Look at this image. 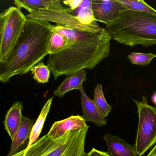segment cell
Listing matches in <instances>:
<instances>
[{"label":"cell","instance_id":"obj_5","mask_svg":"<svg viewBox=\"0 0 156 156\" xmlns=\"http://www.w3.org/2000/svg\"><path fill=\"white\" fill-rule=\"evenodd\" d=\"M18 7H10L0 14V64L9 57L27 20Z\"/></svg>","mask_w":156,"mask_h":156},{"label":"cell","instance_id":"obj_4","mask_svg":"<svg viewBox=\"0 0 156 156\" xmlns=\"http://www.w3.org/2000/svg\"><path fill=\"white\" fill-rule=\"evenodd\" d=\"M88 128L87 126L82 129L68 131L55 139L46 134L12 156H88L85 146Z\"/></svg>","mask_w":156,"mask_h":156},{"label":"cell","instance_id":"obj_3","mask_svg":"<svg viewBox=\"0 0 156 156\" xmlns=\"http://www.w3.org/2000/svg\"><path fill=\"white\" fill-rule=\"evenodd\" d=\"M106 28L112 39L124 45L156 44V14L127 9Z\"/></svg>","mask_w":156,"mask_h":156},{"label":"cell","instance_id":"obj_9","mask_svg":"<svg viewBox=\"0 0 156 156\" xmlns=\"http://www.w3.org/2000/svg\"><path fill=\"white\" fill-rule=\"evenodd\" d=\"M87 126L82 116L79 115H72L55 122L47 135L49 137L55 139L62 136L67 131L82 129Z\"/></svg>","mask_w":156,"mask_h":156},{"label":"cell","instance_id":"obj_10","mask_svg":"<svg viewBox=\"0 0 156 156\" xmlns=\"http://www.w3.org/2000/svg\"><path fill=\"white\" fill-rule=\"evenodd\" d=\"M104 139L106 142L107 153L109 156H138L135 147L121 138L107 133L104 136Z\"/></svg>","mask_w":156,"mask_h":156},{"label":"cell","instance_id":"obj_22","mask_svg":"<svg viewBox=\"0 0 156 156\" xmlns=\"http://www.w3.org/2000/svg\"><path fill=\"white\" fill-rule=\"evenodd\" d=\"M155 58H156V55L152 53L132 52L129 54L127 57L128 59L131 63L142 66L149 64L151 61Z\"/></svg>","mask_w":156,"mask_h":156},{"label":"cell","instance_id":"obj_25","mask_svg":"<svg viewBox=\"0 0 156 156\" xmlns=\"http://www.w3.org/2000/svg\"><path fill=\"white\" fill-rule=\"evenodd\" d=\"M146 156H156V143L152 149Z\"/></svg>","mask_w":156,"mask_h":156},{"label":"cell","instance_id":"obj_26","mask_svg":"<svg viewBox=\"0 0 156 156\" xmlns=\"http://www.w3.org/2000/svg\"><path fill=\"white\" fill-rule=\"evenodd\" d=\"M151 101L156 105V92L154 93L151 96Z\"/></svg>","mask_w":156,"mask_h":156},{"label":"cell","instance_id":"obj_24","mask_svg":"<svg viewBox=\"0 0 156 156\" xmlns=\"http://www.w3.org/2000/svg\"><path fill=\"white\" fill-rule=\"evenodd\" d=\"M88 156H109L107 152L98 150L93 148L88 153Z\"/></svg>","mask_w":156,"mask_h":156},{"label":"cell","instance_id":"obj_6","mask_svg":"<svg viewBox=\"0 0 156 156\" xmlns=\"http://www.w3.org/2000/svg\"><path fill=\"white\" fill-rule=\"evenodd\" d=\"M134 101L139 116L135 147L138 156H142L156 143V108L148 104L145 96L141 101Z\"/></svg>","mask_w":156,"mask_h":156},{"label":"cell","instance_id":"obj_23","mask_svg":"<svg viewBox=\"0 0 156 156\" xmlns=\"http://www.w3.org/2000/svg\"><path fill=\"white\" fill-rule=\"evenodd\" d=\"M83 2V0H67L64 1L63 2L70 7V9H68V12H69L79 8Z\"/></svg>","mask_w":156,"mask_h":156},{"label":"cell","instance_id":"obj_13","mask_svg":"<svg viewBox=\"0 0 156 156\" xmlns=\"http://www.w3.org/2000/svg\"><path fill=\"white\" fill-rule=\"evenodd\" d=\"M34 120L23 116L21 124L12 142L10 150L7 156H12L18 153L24 143L30 139Z\"/></svg>","mask_w":156,"mask_h":156},{"label":"cell","instance_id":"obj_15","mask_svg":"<svg viewBox=\"0 0 156 156\" xmlns=\"http://www.w3.org/2000/svg\"><path fill=\"white\" fill-rule=\"evenodd\" d=\"M14 3L18 8H23L28 11L51 9L64 11V9L58 0H15Z\"/></svg>","mask_w":156,"mask_h":156},{"label":"cell","instance_id":"obj_12","mask_svg":"<svg viewBox=\"0 0 156 156\" xmlns=\"http://www.w3.org/2000/svg\"><path fill=\"white\" fill-rule=\"evenodd\" d=\"M22 103L17 101L11 107L5 116L3 122L4 128L11 139L13 140L20 128L23 116L22 115Z\"/></svg>","mask_w":156,"mask_h":156},{"label":"cell","instance_id":"obj_16","mask_svg":"<svg viewBox=\"0 0 156 156\" xmlns=\"http://www.w3.org/2000/svg\"><path fill=\"white\" fill-rule=\"evenodd\" d=\"M53 98V97H52L48 99L43 107L41 113L32 129L29 143L27 147H30L33 144L39 139V136L41 133L42 130L43 128L44 122L51 109Z\"/></svg>","mask_w":156,"mask_h":156},{"label":"cell","instance_id":"obj_18","mask_svg":"<svg viewBox=\"0 0 156 156\" xmlns=\"http://www.w3.org/2000/svg\"><path fill=\"white\" fill-rule=\"evenodd\" d=\"M72 42V40L70 38L53 30L48 47L49 55L64 50Z\"/></svg>","mask_w":156,"mask_h":156},{"label":"cell","instance_id":"obj_2","mask_svg":"<svg viewBox=\"0 0 156 156\" xmlns=\"http://www.w3.org/2000/svg\"><path fill=\"white\" fill-rule=\"evenodd\" d=\"M53 26L47 21L27 18L9 57L5 63L0 64L1 83H8L15 76L26 74L49 55L48 47Z\"/></svg>","mask_w":156,"mask_h":156},{"label":"cell","instance_id":"obj_20","mask_svg":"<svg viewBox=\"0 0 156 156\" xmlns=\"http://www.w3.org/2000/svg\"><path fill=\"white\" fill-rule=\"evenodd\" d=\"M128 9L138 12L156 14V10L147 4L144 1L134 0H118Z\"/></svg>","mask_w":156,"mask_h":156},{"label":"cell","instance_id":"obj_11","mask_svg":"<svg viewBox=\"0 0 156 156\" xmlns=\"http://www.w3.org/2000/svg\"><path fill=\"white\" fill-rule=\"evenodd\" d=\"M79 91L81 94L83 112L82 117L85 121L93 122L100 127L106 125L107 120L100 114L93 100L87 96L83 86L81 87Z\"/></svg>","mask_w":156,"mask_h":156},{"label":"cell","instance_id":"obj_1","mask_svg":"<svg viewBox=\"0 0 156 156\" xmlns=\"http://www.w3.org/2000/svg\"><path fill=\"white\" fill-rule=\"evenodd\" d=\"M52 30L72 41L65 49L49 55L47 66L55 80L61 76L69 77L83 69L93 70L109 55L112 38L106 29L83 31L56 25Z\"/></svg>","mask_w":156,"mask_h":156},{"label":"cell","instance_id":"obj_19","mask_svg":"<svg viewBox=\"0 0 156 156\" xmlns=\"http://www.w3.org/2000/svg\"><path fill=\"white\" fill-rule=\"evenodd\" d=\"M92 0H84L79 7V12L75 17L82 24L89 25L95 21L92 9Z\"/></svg>","mask_w":156,"mask_h":156},{"label":"cell","instance_id":"obj_21","mask_svg":"<svg viewBox=\"0 0 156 156\" xmlns=\"http://www.w3.org/2000/svg\"><path fill=\"white\" fill-rule=\"evenodd\" d=\"M33 78L40 83L44 84L49 82L51 76V70L44 63H39L32 68Z\"/></svg>","mask_w":156,"mask_h":156},{"label":"cell","instance_id":"obj_17","mask_svg":"<svg viewBox=\"0 0 156 156\" xmlns=\"http://www.w3.org/2000/svg\"><path fill=\"white\" fill-rule=\"evenodd\" d=\"M93 101L100 114L105 118L107 117L112 110V106L106 100L102 84H98L96 86Z\"/></svg>","mask_w":156,"mask_h":156},{"label":"cell","instance_id":"obj_8","mask_svg":"<svg viewBox=\"0 0 156 156\" xmlns=\"http://www.w3.org/2000/svg\"><path fill=\"white\" fill-rule=\"evenodd\" d=\"M92 6L96 21L105 25L115 20L122 12L128 9L118 0H92Z\"/></svg>","mask_w":156,"mask_h":156},{"label":"cell","instance_id":"obj_14","mask_svg":"<svg viewBox=\"0 0 156 156\" xmlns=\"http://www.w3.org/2000/svg\"><path fill=\"white\" fill-rule=\"evenodd\" d=\"M86 80L87 72L83 69L66 78L54 91L53 94L55 96L62 98L71 90H79L81 87L83 86V82Z\"/></svg>","mask_w":156,"mask_h":156},{"label":"cell","instance_id":"obj_7","mask_svg":"<svg viewBox=\"0 0 156 156\" xmlns=\"http://www.w3.org/2000/svg\"><path fill=\"white\" fill-rule=\"evenodd\" d=\"M68 11V9L64 11L51 9L30 10L28 11L30 13L27 14L26 17L55 23L59 26L83 31L96 32L102 28L96 21L89 25L82 24L76 20L75 16L70 14Z\"/></svg>","mask_w":156,"mask_h":156}]
</instances>
